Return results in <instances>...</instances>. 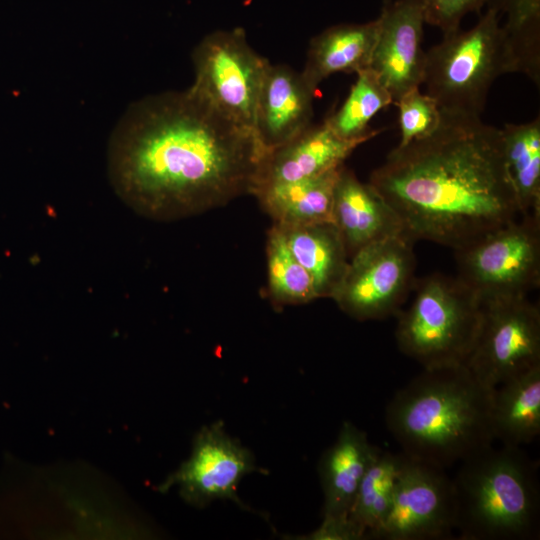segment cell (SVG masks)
<instances>
[{"instance_id":"6da1fadb","label":"cell","mask_w":540,"mask_h":540,"mask_svg":"<svg viewBox=\"0 0 540 540\" xmlns=\"http://www.w3.org/2000/svg\"><path fill=\"white\" fill-rule=\"evenodd\" d=\"M267 151L192 93L163 92L131 104L108 142L117 196L158 221L191 217L251 194Z\"/></svg>"},{"instance_id":"7a4b0ae2","label":"cell","mask_w":540,"mask_h":540,"mask_svg":"<svg viewBox=\"0 0 540 540\" xmlns=\"http://www.w3.org/2000/svg\"><path fill=\"white\" fill-rule=\"evenodd\" d=\"M431 134L395 147L368 183L406 236L457 250L521 216L501 130L480 116L441 111Z\"/></svg>"},{"instance_id":"3957f363","label":"cell","mask_w":540,"mask_h":540,"mask_svg":"<svg viewBox=\"0 0 540 540\" xmlns=\"http://www.w3.org/2000/svg\"><path fill=\"white\" fill-rule=\"evenodd\" d=\"M492 393L465 364L423 369L391 398L385 423L407 457L446 469L492 446Z\"/></svg>"},{"instance_id":"277c9868","label":"cell","mask_w":540,"mask_h":540,"mask_svg":"<svg viewBox=\"0 0 540 540\" xmlns=\"http://www.w3.org/2000/svg\"><path fill=\"white\" fill-rule=\"evenodd\" d=\"M452 485L460 539L539 537L538 464L520 447L490 446L461 461Z\"/></svg>"},{"instance_id":"5b68a950","label":"cell","mask_w":540,"mask_h":540,"mask_svg":"<svg viewBox=\"0 0 540 540\" xmlns=\"http://www.w3.org/2000/svg\"><path fill=\"white\" fill-rule=\"evenodd\" d=\"M399 350L423 369L465 364L476 339L479 297L460 279L432 274L417 285L412 304L398 312Z\"/></svg>"},{"instance_id":"8992f818","label":"cell","mask_w":540,"mask_h":540,"mask_svg":"<svg viewBox=\"0 0 540 540\" xmlns=\"http://www.w3.org/2000/svg\"><path fill=\"white\" fill-rule=\"evenodd\" d=\"M506 73L513 70L500 15L487 7L472 28L443 35L426 52L422 84L441 111L480 116L492 84Z\"/></svg>"},{"instance_id":"52a82bcc","label":"cell","mask_w":540,"mask_h":540,"mask_svg":"<svg viewBox=\"0 0 540 540\" xmlns=\"http://www.w3.org/2000/svg\"><path fill=\"white\" fill-rule=\"evenodd\" d=\"M194 82L188 89L233 124L254 132L256 106L270 62L240 28L205 36L192 54Z\"/></svg>"},{"instance_id":"ba28073f","label":"cell","mask_w":540,"mask_h":540,"mask_svg":"<svg viewBox=\"0 0 540 540\" xmlns=\"http://www.w3.org/2000/svg\"><path fill=\"white\" fill-rule=\"evenodd\" d=\"M458 276L480 300L527 296L540 283V219L520 216L454 250Z\"/></svg>"},{"instance_id":"9c48e42d","label":"cell","mask_w":540,"mask_h":540,"mask_svg":"<svg viewBox=\"0 0 540 540\" xmlns=\"http://www.w3.org/2000/svg\"><path fill=\"white\" fill-rule=\"evenodd\" d=\"M480 302V324L465 366L482 385L494 389L540 366V311L527 296Z\"/></svg>"},{"instance_id":"30bf717a","label":"cell","mask_w":540,"mask_h":540,"mask_svg":"<svg viewBox=\"0 0 540 540\" xmlns=\"http://www.w3.org/2000/svg\"><path fill=\"white\" fill-rule=\"evenodd\" d=\"M414 241L405 234L371 243L350 259L331 298L359 321L400 312L414 283Z\"/></svg>"},{"instance_id":"8fae6325","label":"cell","mask_w":540,"mask_h":540,"mask_svg":"<svg viewBox=\"0 0 540 540\" xmlns=\"http://www.w3.org/2000/svg\"><path fill=\"white\" fill-rule=\"evenodd\" d=\"M454 529L452 479L443 468L407 457L397 478L389 512L372 538L439 540L450 538Z\"/></svg>"},{"instance_id":"7c38bea8","label":"cell","mask_w":540,"mask_h":540,"mask_svg":"<svg viewBox=\"0 0 540 540\" xmlns=\"http://www.w3.org/2000/svg\"><path fill=\"white\" fill-rule=\"evenodd\" d=\"M261 472L252 452L231 437L222 422L203 427L197 434L190 458L168 480L179 484L183 497L198 507L214 500H231L250 510L238 497L241 480Z\"/></svg>"},{"instance_id":"4fadbf2b","label":"cell","mask_w":540,"mask_h":540,"mask_svg":"<svg viewBox=\"0 0 540 540\" xmlns=\"http://www.w3.org/2000/svg\"><path fill=\"white\" fill-rule=\"evenodd\" d=\"M377 21V39L369 67L395 104L403 94L419 88L423 81L424 1L384 0Z\"/></svg>"},{"instance_id":"5bb4252c","label":"cell","mask_w":540,"mask_h":540,"mask_svg":"<svg viewBox=\"0 0 540 540\" xmlns=\"http://www.w3.org/2000/svg\"><path fill=\"white\" fill-rule=\"evenodd\" d=\"M315 89L287 65L270 64L259 94L254 133L268 152L312 123Z\"/></svg>"},{"instance_id":"9a60e30c","label":"cell","mask_w":540,"mask_h":540,"mask_svg":"<svg viewBox=\"0 0 540 540\" xmlns=\"http://www.w3.org/2000/svg\"><path fill=\"white\" fill-rule=\"evenodd\" d=\"M362 143L338 137L325 121L311 124L290 141L266 153L251 194L263 185L315 177L337 169Z\"/></svg>"},{"instance_id":"2e32d148","label":"cell","mask_w":540,"mask_h":540,"mask_svg":"<svg viewBox=\"0 0 540 540\" xmlns=\"http://www.w3.org/2000/svg\"><path fill=\"white\" fill-rule=\"evenodd\" d=\"M332 220L349 259L371 243L404 234L399 217L388 203L344 166L334 189Z\"/></svg>"},{"instance_id":"e0dca14e","label":"cell","mask_w":540,"mask_h":540,"mask_svg":"<svg viewBox=\"0 0 540 540\" xmlns=\"http://www.w3.org/2000/svg\"><path fill=\"white\" fill-rule=\"evenodd\" d=\"M381 450L367 433L344 422L336 441L321 456L318 473L324 495L323 517H347L359 485Z\"/></svg>"},{"instance_id":"ac0fdd59","label":"cell","mask_w":540,"mask_h":540,"mask_svg":"<svg viewBox=\"0 0 540 540\" xmlns=\"http://www.w3.org/2000/svg\"><path fill=\"white\" fill-rule=\"evenodd\" d=\"M377 33V19L325 29L310 42L302 77L316 90L324 79L334 73H357L369 67Z\"/></svg>"},{"instance_id":"d6986e66","label":"cell","mask_w":540,"mask_h":540,"mask_svg":"<svg viewBox=\"0 0 540 540\" xmlns=\"http://www.w3.org/2000/svg\"><path fill=\"white\" fill-rule=\"evenodd\" d=\"M343 166L315 177L263 185L252 195L272 217L274 224L333 222L334 189Z\"/></svg>"},{"instance_id":"ffe728a7","label":"cell","mask_w":540,"mask_h":540,"mask_svg":"<svg viewBox=\"0 0 540 540\" xmlns=\"http://www.w3.org/2000/svg\"><path fill=\"white\" fill-rule=\"evenodd\" d=\"M277 226L294 257L311 276L318 298H331L349 263L346 247L335 224L320 222Z\"/></svg>"},{"instance_id":"44dd1931","label":"cell","mask_w":540,"mask_h":540,"mask_svg":"<svg viewBox=\"0 0 540 540\" xmlns=\"http://www.w3.org/2000/svg\"><path fill=\"white\" fill-rule=\"evenodd\" d=\"M491 425L494 440L520 447L540 433V366L493 389Z\"/></svg>"},{"instance_id":"7402d4cb","label":"cell","mask_w":540,"mask_h":540,"mask_svg":"<svg viewBox=\"0 0 540 540\" xmlns=\"http://www.w3.org/2000/svg\"><path fill=\"white\" fill-rule=\"evenodd\" d=\"M500 130L520 214L540 219V118L523 124L507 123Z\"/></svg>"},{"instance_id":"603a6c76","label":"cell","mask_w":540,"mask_h":540,"mask_svg":"<svg viewBox=\"0 0 540 540\" xmlns=\"http://www.w3.org/2000/svg\"><path fill=\"white\" fill-rule=\"evenodd\" d=\"M487 7L506 22L501 25L513 73L540 85V0H487Z\"/></svg>"},{"instance_id":"cb8c5ba5","label":"cell","mask_w":540,"mask_h":540,"mask_svg":"<svg viewBox=\"0 0 540 540\" xmlns=\"http://www.w3.org/2000/svg\"><path fill=\"white\" fill-rule=\"evenodd\" d=\"M406 458L402 452L381 451L365 473L348 514L365 538H372L383 524Z\"/></svg>"},{"instance_id":"d4e9b609","label":"cell","mask_w":540,"mask_h":540,"mask_svg":"<svg viewBox=\"0 0 540 540\" xmlns=\"http://www.w3.org/2000/svg\"><path fill=\"white\" fill-rule=\"evenodd\" d=\"M357 79L342 106L325 119L330 129L344 140L368 141L379 130L369 128L372 118L393 103L392 97L377 74L367 67L358 71Z\"/></svg>"},{"instance_id":"484cf974","label":"cell","mask_w":540,"mask_h":540,"mask_svg":"<svg viewBox=\"0 0 540 540\" xmlns=\"http://www.w3.org/2000/svg\"><path fill=\"white\" fill-rule=\"evenodd\" d=\"M268 290L277 305H296L318 299L313 280L290 251L279 226L273 224L266 244Z\"/></svg>"},{"instance_id":"4316f807","label":"cell","mask_w":540,"mask_h":540,"mask_svg":"<svg viewBox=\"0 0 540 540\" xmlns=\"http://www.w3.org/2000/svg\"><path fill=\"white\" fill-rule=\"evenodd\" d=\"M395 104L399 110L400 142L403 146L434 132L441 122V110L428 94L414 88L403 94Z\"/></svg>"},{"instance_id":"83f0119b","label":"cell","mask_w":540,"mask_h":540,"mask_svg":"<svg viewBox=\"0 0 540 540\" xmlns=\"http://www.w3.org/2000/svg\"><path fill=\"white\" fill-rule=\"evenodd\" d=\"M425 23L440 29L443 35L460 29V22L471 12H479L487 0H423Z\"/></svg>"},{"instance_id":"f1b7e54d","label":"cell","mask_w":540,"mask_h":540,"mask_svg":"<svg viewBox=\"0 0 540 540\" xmlns=\"http://www.w3.org/2000/svg\"><path fill=\"white\" fill-rule=\"evenodd\" d=\"M307 539L313 540H358L366 539L364 533L349 517H323L321 525Z\"/></svg>"}]
</instances>
